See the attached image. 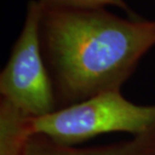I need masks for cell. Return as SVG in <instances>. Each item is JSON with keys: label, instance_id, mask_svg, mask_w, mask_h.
I'll return each instance as SVG.
<instances>
[{"label": "cell", "instance_id": "cell-1", "mask_svg": "<svg viewBox=\"0 0 155 155\" xmlns=\"http://www.w3.org/2000/svg\"><path fill=\"white\" fill-rule=\"evenodd\" d=\"M39 4L40 46L58 109L121 91L155 46V20L119 17L106 7Z\"/></svg>", "mask_w": 155, "mask_h": 155}, {"label": "cell", "instance_id": "cell-2", "mask_svg": "<svg viewBox=\"0 0 155 155\" xmlns=\"http://www.w3.org/2000/svg\"><path fill=\"white\" fill-rule=\"evenodd\" d=\"M32 135L77 145L106 133L137 136L155 129V104L139 105L121 91L106 92L41 117H31Z\"/></svg>", "mask_w": 155, "mask_h": 155}, {"label": "cell", "instance_id": "cell-3", "mask_svg": "<svg viewBox=\"0 0 155 155\" xmlns=\"http://www.w3.org/2000/svg\"><path fill=\"white\" fill-rule=\"evenodd\" d=\"M39 17V2L29 0L22 29L0 73V99L30 117H41L58 110L40 46Z\"/></svg>", "mask_w": 155, "mask_h": 155}, {"label": "cell", "instance_id": "cell-4", "mask_svg": "<svg viewBox=\"0 0 155 155\" xmlns=\"http://www.w3.org/2000/svg\"><path fill=\"white\" fill-rule=\"evenodd\" d=\"M24 155H155V129L110 144L90 147L58 143L42 135H32Z\"/></svg>", "mask_w": 155, "mask_h": 155}, {"label": "cell", "instance_id": "cell-5", "mask_svg": "<svg viewBox=\"0 0 155 155\" xmlns=\"http://www.w3.org/2000/svg\"><path fill=\"white\" fill-rule=\"evenodd\" d=\"M31 117L0 99V155H24L30 137Z\"/></svg>", "mask_w": 155, "mask_h": 155}, {"label": "cell", "instance_id": "cell-6", "mask_svg": "<svg viewBox=\"0 0 155 155\" xmlns=\"http://www.w3.org/2000/svg\"><path fill=\"white\" fill-rule=\"evenodd\" d=\"M40 3L46 5L66 6V7H107V6H115L125 11L129 17H137L134 11L130 8L125 0H38Z\"/></svg>", "mask_w": 155, "mask_h": 155}, {"label": "cell", "instance_id": "cell-7", "mask_svg": "<svg viewBox=\"0 0 155 155\" xmlns=\"http://www.w3.org/2000/svg\"><path fill=\"white\" fill-rule=\"evenodd\" d=\"M154 1H155V0H154Z\"/></svg>", "mask_w": 155, "mask_h": 155}]
</instances>
